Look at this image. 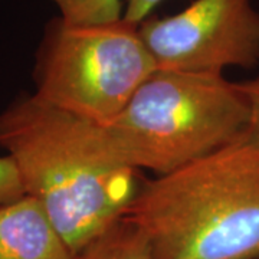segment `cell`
<instances>
[{"label": "cell", "mask_w": 259, "mask_h": 259, "mask_svg": "<svg viewBox=\"0 0 259 259\" xmlns=\"http://www.w3.org/2000/svg\"><path fill=\"white\" fill-rule=\"evenodd\" d=\"M0 148L74 255L120 222L141 187L139 170L104 153L95 122L35 94L0 111Z\"/></svg>", "instance_id": "obj_1"}, {"label": "cell", "mask_w": 259, "mask_h": 259, "mask_svg": "<svg viewBox=\"0 0 259 259\" xmlns=\"http://www.w3.org/2000/svg\"><path fill=\"white\" fill-rule=\"evenodd\" d=\"M151 259H259V137L252 131L141 183L124 214Z\"/></svg>", "instance_id": "obj_2"}, {"label": "cell", "mask_w": 259, "mask_h": 259, "mask_svg": "<svg viewBox=\"0 0 259 259\" xmlns=\"http://www.w3.org/2000/svg\"><path fill=\"white\" fill-rule=\"evenodd\" d=\"M249 105L223 74L157 69L97 134L107 156L157 176L204 157L250 130Z\"/></svg>", "instance_id": "obj_3"}, {"label": "cell", "mask_w": 259, "mask_h": 259, "mask_svg": "<svg viewBox=\"0 0 259 259\" xmlns=\"http://www.w3.org/2000/svg\"><path fill=\"white\" fill-rule=\"evenodd\" d=\"M157 69L139 25L122 18L76 26L58 18L47 26L37 51L35 95L81 118L105 124Z\"/></svg>", "instance_id": "obj_4"}, {"label": "cell", "mask_w": 259, "mask_h": 259, "mask_svg": "<svg viewBox=\"0 0 259 259\" xmlns=\"http://www.w3.org/2000/svg\"><path fill=\"white\" fill-rule=\"evenodd\" d=\"M139 33L158 69L223 74L259 64V12L250 0H196L168 18H147Z\"/></svg>", "instance_id": "obj_5"}, {"label": "cell", "mask_w": 259, "mask_h": 259, "mask_svg": "<svg viewBox=\"0 0 259 259\" xmlns=\"http://www.w3.org/2000/svg\"><path fill=\"white\" fill-rule=\"evenodd\" d=\"M0 259H76L42 204L23 196L0 206Z\"/></svg>", "instance_id": "obj_6"}, {"label": "cell", "mask_w": 259, "mask_h": 259, "mask_svg": "<svg viewBox=\"0 0 259 259\" xmlns=\"http://www.w3.org/2000/svg\"><path fill=\"white\" fill-rule=\"evenodd\" d=\"M76 259H151L144 233L125 219L105 232Z\"/></svg>", "instance_id": "obj_7"}, {"label": "cell", "mask_w": 259, "mask_h": 259, "mask_svg": "<svg viewBox=\"0 0 259 259\" xmlns=\"http://www.w3.org/2000/svg\"><path fill=\"white\" fill-rule=\"evenodd\" d=\"M65 23L76 26L105 25L122 19L121 0H52Z\"/></svg>", "instance_id": "obj_8"}, {"label": "cell", "mask_w": 259, "mask_h": 259, "mask_svg": "<svg viewBox=\"0 0 259 259\" xmlns=\"http://www.w3.org/2000/svg\"><path fill=\"white\" fill-rule=\"evenodd\" d=\"M26 196L18 166L10 156L0 157V206Z\"/></svg>", "instance_id": "obj_9"}, {"label": "cell", "mask_w": 259, "mask_h": 259, "mask_svg": "<svg viewBox=\"0 0 259 259\" xmlns=\"http://www.w3.org/2000/svg\"><path fill=\"white\" fill-rule=\"evenodd\" d=\"M238 85L249 105L250 130L259 137V76L248 81H241Z\"/></svg>", "instance_id": "obj_10"}, {"label": "cell", "mask_w": 259, "mask_h": 259, "mask_svg": "<svg viewBox=\"0 0 259 259\" xmlns=\"http://www.w3.org/2000/svg\"><path fill=\"white\" fill-rule=\"evenodd\" d=\"M164 0H127V6L122 18L134 25H140L143 20L150 18L151 12Z\"/></svg>", "instance_id": "obj_11"}]
</instances>
